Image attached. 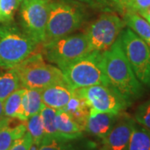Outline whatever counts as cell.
<instances>
[{
    "instance_id": "cell-30",
    "label": "cell",
    "mask_w": 150,
    "mask_h": 150,
    "mask_svg": "<svg viewBox=\"0 0 150 150\" xmlns=\"http://www.w3.org/2000/svg\"><path fill=\"white\" fill-rule=\"evenodd\" d=\"M150 7V0H131L130 9L137 13L144 10Z\"/></svg>"
},
{
    "instance_id": "cell-28",
    "label": "cell",
    "mask_w": 150,
    "mask_h": 150,
    "mask_svg": "<svg viewBox=\"0 0 150 150\" xmlns=\"http://www.w3.org/2000/svg\"><path fill=\"white\" fill-rule=\"evenodd\" d=\"M80 2L85 3L87 4H89L92 7H94L97 8H101L103 10L112 11V6L109 4L108 0H79Z\"/></svg>"
},
{
    "instance_id": "cell-1",
    "label": "cell",
    "mask_w": 150,
    "mask_h": 150,
    "mask_svg": "<svg viewBox=\"0 0 150 150\" xmlns=\"http://www.w3.org/2000/svg\"><path fill=\"white\" fill-rule=\"evenodd\" d=\"M103 64L108 82L129 105L139 98L144 87L134 74L123 53L119 36L112 47L103 52Z\"/></svg>"
},
{
    "instance_id": "cell-2",
    "label": "cell",
    "mask_w": 150,
    "mask_h": 150,
    "mask_svg": "<svg viewBox=\"0 0 150 150\" xmlns=\"http://www.w3.org/2000/svg\"><path fill=\"white\" fill-rule=\"evenodd\" d=\"M38 46L13 21L0 23V67L2 69H14L36 53Z\"/></svg>"
},
{
    "instance_id": "cell-33",
    "label": "cell",
    "mask_w": 150,
    "mask_h": 150,
    "mask_svg": "<svg viewBox=\"0 0 150 150\" xmlns=\"http://www.w3.org/2000/svg\"><path fill=\"white\" fill-rule=\"evenodd\" d=\"M39 145L40 144H38V143H36V142H33V141L32 144L30 146V149L29 150H38L39 149Z\"/></svg>"
},
{
    "instance_id": "cell-16",
    "label": "cell",
    "mask_w": 150,
    "mask_h": 150,
    "mask_svg": "<svg viewBox=\"0 0 150 150\" xmlns=\"http://www.w3.org/2000/svg\"><path fill=\"white\" fill-rule=\"evenodd\" d=\"M62 110L67 112L80 126L82 130L84 131L86 123L90 112V108L84 98L74 93V95Z\"/></svg>"
},
{
    "instance_id": "cell-24",
    "label": "cell",
    "mask_w": 150,
    "mask_h": 150,
    "mask_svg": "<svg viewBox=\"0 0 150 150\" xmlns=\"http://www.w3.org/2000/svg\"><path fill=\"white\" fill-rule=\"evenodd\" d=\"M25 124L27 131L32 136L33 141L40 144L44 136V129L40 112L29 117L25 121Z\"/></svg>"
},
{
    "instance_id": "cell-11",
    "label": "cell",
    "mask_w": 150,
    "mask_h": 150,
    "mask_svg": "<svg viewBox=\"0 0 150 150\" xmlns=\"http://www.w3.org/2000/svg\"><path fill=\"white\" fill-rule=\"evenodd\" d=\"M136 121L129 114L121 112L111 131L101 141L98 150H126Z\"/></svg>"
},
{
    "instance_id": "cell-4",
    "label": "cell",
    "mask_w": 150,
    "mask_h": 150,
    "mask_svg": "<svg viewBox=\"0 0 150 150\" xmlns=\"http://www.w3.org/2000/svg\"><path fill=\"white\" fill-rule=\"evenodd\" d=\"M23 88L43 89L54 83L64 82V76L58 67L47 64L43 54L34 53L14 68Z\"/></svg>"
},
{
    "instance_id": "cell-17",
    "label": "cell",
    "mask_w": 150,
    "mask_h": 150,
    "mask_svg": "<svg viewBox=\"0 0 150 150\" xmlns=\"http://www.w3.org/2000/svg\"><path fill=\"white\" fill-rule=\"evenodd\" d=\"M125 24L141 38L150 47V24L139 13L134 10H128L123 14Z\"/></svg>"
},
{
    "instance_id": "cell-23",
    "label": "cell",
    "mask_w": 150,
    "mask_h": 150,
    "mask_svg": "<svg viewBox=\"0 0 150 150\" xmlns=\"http://www.w3.org/2000/svg\"><path fill=\"white\" fill-rule=\"evenodd\" d=\"M57 109L43 105L40 115L43 121V129H44V135H57L59 134L57 127H56V115H57Z\"/></svg>"
},
{
    "instance_id": "cell-19",
    "label": "cell",
    "mask_w": 150,
    "mask_h": 150,
    "mask_svg": "<svg viewBox=\"0 0 150 150\" xmlns=\"http://www.w3.org/2000/svg\"><path fill=\"white\" fill-rule=\"evenodd\" d=\"M43 106L42 89L25 88L23 96V109L25 120L33 115L40 112Z\"/></svg>"
},
{
    "instance_id": "cell-6",
    "label": "cell",
    "mask_w": 150,
    "mask_h": 150,
    "mask_svg": "<svg viewBox=\"0 0 150 150\" xmlns=\"http://www.w3.org/2000/svg\"><path fill=\"white\" fill-rule=\"evenodd\" d=\"M83 21L84 14L79 7L65 1H51L44 43L72 34Z\"/></svg>"
},
{
    "instance_id": "cell-32",
    "label": "cell",
    "mask_w": 150,
    "mask_h": 150,
    "mask_svg": "<svg viewBox=\"0 0 150 150\" xmlns=\"http://www.w3.org/2000/svg\"><path fill=\"white\" fill-rule=\"evenodd\" d=\"M4 101L0 99V120L4 117Z\"/></svg>"
},
{
    "instance_id": "cell-7",
    "label": "cell",
    "mask_w": 150,
    "mask_h": 150,
    "mask_svg": "<svg viewBox=\"0 0 150 150\" xmlns=\"http://www.w3.org/2000/svg\"><path fill=\"white\" fill-rule=\"evenodd\" d=\"M119 39L137 79L142 84L150 86V47L129 28H123Z\"/></svg>"
},
{
    "instance_id": "cell-21",
    "label": "cell",
    "mask_w": 150,
    "mask_h": 150,
    "mask_svg": "<svg viewBox=\"0 0 150 150\" xmlns=\"http://www.w3.org/2000/svg\"><path fill=\"white\" fill-rule=\"evenodd\" d=\"M22 88L19 78L14 69L0 74V99L4 101L12 93Z\"/></svg>"
},
{
    "instance_id": "cell-18",
    "label": "cell",
    "mask_w": 150,
    "mask_h": 150,
    "mask_svg": "<svg viewBox=\"0 0 150 150\" xmlns=\"http://www.w3.org/2000/svg\"><path fill=\"white\" fill-rule=\"evenodd\" d=\"M25 88H19L4 101V117L18 118L21 121H26L23 109V96Z\"/></svg>"
},
{
    "instance_id": "cell-12",
    "label": "cell",
    "mask_w": 150,
    "mask_h": 150,
    "mask_svg": "<svg viewBox=\"0 0 150 150\" xmlns=\"http://www.w3.org/2000/svg\"><path fill=\"white\" fill-rule=\"evenodd\" d=\"M95 141L85 137H66L60 134L44 135L38 150H98Z\"/></svg>"
},
{
    "instance_id": "cell-20",
    "label": "cell",
    "mask_w": 150,
    "mask_h": 150,
    "mask_svg": "<svg viewBox=\"0 0 150 150\" xmlns=\"http://www.w3.org/2000/svg\"><path fill=\"white\" fill-rule=\"evenodd\" d=\"M56 127L60 135L66 137H79L83 135L80 126L69 115L62 109L57 111Z\"/></svg>"
},
{
    "instance_id": "cell-26",
    "label": "cell",
    "mask_w": 150,
    "mask_h": 150,
    "mask_svg": "<svg viewBox=\"0 0 150 150\" xmlns=\"http://www.w3.org/2000/svg\"><path fill=\"white\" fill-rule=\"evenodd\" d=\"M134 118L136 123L150 130V99L138 107Z\"/></svg>"
},
{
    "instance_id": "cell-29",
    "label": "cell",
    "mask_w": 150,
    "mask_h": 150,
    "mask_svg": "<svg viewBox=\"0 0 150 150\" xmlns=\"http://www.w3.org/2000/svg\"><path fill=\"white\" fill-rule=\"evenodd\" d=\"M111 6L114 7L115 9L119 11L122 15L125 12L130 9V1L131 0H108Z\"/></svg>"
},
{
    "instance_id": "cell-27",
    "label": "cell",
    "mask_w": 150,
    "mask_h": 150,
    "mask_svg": "<svg viewBox=\"0 0 150 150\" xmlns=\"http://www.w3.org/2000/svg\"><path fill=\"white\" fill-rule=\"evenodd\" d=\"M32 143V136L27 131L21 138H19L13 143L9 150H29Z\"/></svg>"
},
{
    "instance_id": "cell-14",
    "label": "cell",
    "mask_w": 150,
    "mask_h": 150,
    "mask_svg": "<svg viewBox=\"0 0 150 150\" xmlns=\"http://www.w3.org/2000/svg\"><path fill=\"white\" fill-rule=\"evenodd\" d=\"M74 89L67 81L54 83L42 89L43 105L54 109H63L74 95Z\"/></svg>"
},
{
    "instance_id": "cell-3",
    "label": "cell",
    "mask_w": 150,
    "mask_h": 150,
    "mask_svg": "<svg viewBox=\"0 0 150 150\" xmlns=\"http://www.w3.org/2000/svg\"><path fill=\"white\" fill-rule=\"evenodd\" d=\"M60 70L74 89L96 84H109L103 69L102 53L98 51H91Z\"/></svg>"
},
{
    "instance_id": "cell-5",
    "label": "cell",
    "mask_w": 150,
    "mask_h": 150,
    "mask_svg": "<svg viewBox=\"0 0 150 150\" xmlns=\"http://www.w3.org/2000/svg\"><path fill=\"white\" fill-rule=\"evenodd\" d=\"M91 52L85 33L61 37L42 44L43 58L62 69Z\"/></svg>"
},
{
    "instance_id": "cell-34",
    "label": "cell",
    "mask_w": 150,
    "mask_h": 150,
    "mask_svg": "<svg viewBox=\"0 0 150 150\" xmlns=\"http://www.w3.org/2000/svg\"><path fill=\"white\" fill-rule=\"evenodd\" d=\"M145 19H146V20H147V21L149 22V24H150V18H145Z\"/></svg>"
},
{
    "instance_id": "cell-25",
    "label": "cell",
    "mask_w": 150,
    "mask_h": 150,
    "mask_svg": "<svg viewBox=\"0 0 150 150\" xmlns=\"http://www.w3.org/2000/svg\"><path fill=\"white\" fill-rule=\"evenodd\" d=\"M22 0H0V23L13 21V16L19 8Z\"/></svg>"
},
{
    "instance_id": "cell-9",
    "label": "cell",
    "mask_w": 150,
    "mask_h": 150,
    "mask_svg": "<svg viewBox=\"0 0 150 150\" xmlns=\"http://www.w3.org/2000/svg\"><path fill=\"white\" fill-rule=\"evenodd\" d=\"M50 4V0H22L19 6L20 28L38 45L45 40Z\"/></svg>"
},
{
    "instance_id": "cell-22",
    "label": "cell",
    "mask_w": 150,
    "mask_h": 150,
    "mask_svg": "<svg viewBox=\"0 0 150 150\" xmlns=\"http://www.w3.org/2000/svg\"><path fill=\"white\" fill-rule=\"evenodd\" d=\"M126 150H150V130L135 123Z\"/></svg>"
},
{
    "instance_id": "cell-10",
    "label": "cell",
    "mask_w": 150,
    "mask_h": 150,
    "mask_svg": "<svg viewBox=\"0 0 150 150\" xmlns=\"http://www.w3.org/2000/svg\"><path fill=\"white\" fill-rule=\"evenodd\" d=\"M82 97L91 110L96 112L119 114L130 106L127 101L110 84H96L74 89Z\"/></svg>"
},
{
    "instance_id": "cell-8",
    "label": "cell",
    "mask_w": 150,
    "mask_h": 150,
    "mask_svg": "<svg viewBox=\"0 0 150 150\" xmlns=\"http://www.w3.org/2000/svg\"><path fill=\"white\" fill-rule=\"evenodd\" d=\"M125 26V22L118 14L112 11L104 12L84 32L91 51L103 53L109 49Z\"/></svg>"
},
{
    "instance_id": "cell-13",
    "label": "cell",
    "mask_w": 150,
    "mask_h": 150,
    "mask_svg": "<svg viewBox=\"0 0 150 150\" xmlns=\"http://www.w3.org/2000/svg\"><path fill=\"white\" fill-rule=\"evenodd\" d=\"M119 114L96 112L90 109L84 131L102 141L116 123Z\"/></svg>"
},
{
    "instance_id": "cell-15",
    "label": "cell",
    "mask_w": 150,
    "mask_h": 150,
    "mask_svg": "<svg viewBox=\"0 0 150 150\" xmlns=\"http://www.w3.org/2000/svg\"><path fill=\"white\" fill-rule=\"evenodd\" d=\"M4 117L0 120V150H9L13 143L27 132L25 121Z\"/></svg>"
},
{
    "instance_id": "cell-31",
    "label": "cell",
    "mask_w": 150,
    "mask_h": 150,
    "mask_svg": "<svg viewBox=\"0 0 150 150\" xmlns=\"http://www.w3.org/2000/svg\"><path fill=\"white\" fill-rule=\"evenodd\" d=\"M140 15H142V17H144V18H150V7H149L148 8H146L144 10L141 11L139 13Z\"/></svg>"
}]
</instances>
